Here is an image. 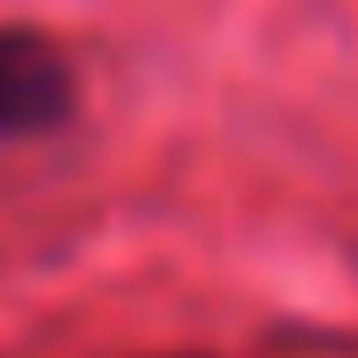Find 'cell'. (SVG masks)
Here are the masks:
<instances>
[{
	"label": "cell",
	"instance_id": "obj_1",
	"mask_svg": "<svg viewBox=\"0 0 358 358\" xmlns=\"http://www.w3.org/2000/svg\"><path fill=\"white\" fill-rule=\"evenodd\" d=\"M73 117V66L37 29H0V146L59 132Z\"/></svg>",
	"mask_w": 358,
	"mask_h": 358
}]
</instances>
